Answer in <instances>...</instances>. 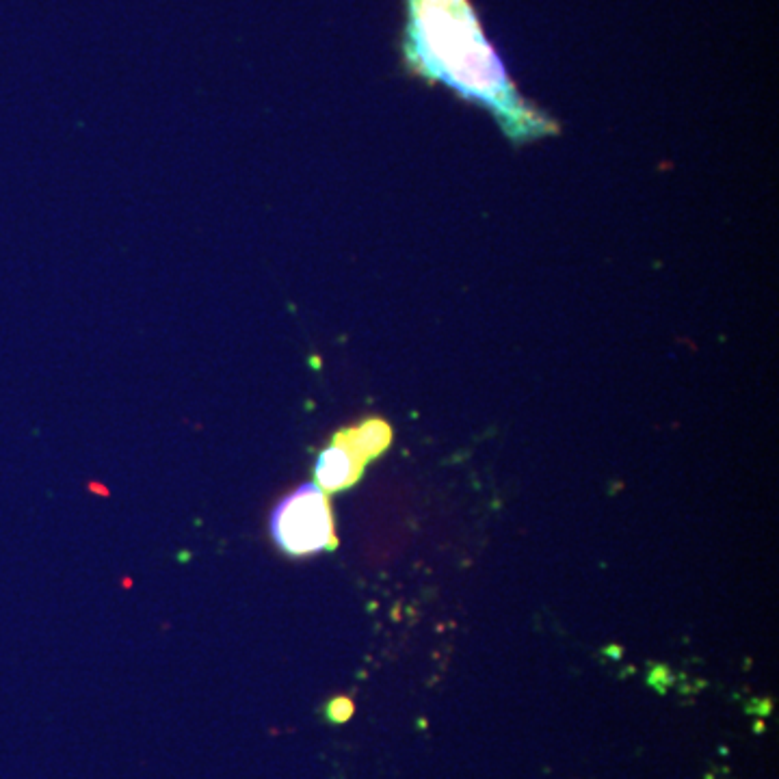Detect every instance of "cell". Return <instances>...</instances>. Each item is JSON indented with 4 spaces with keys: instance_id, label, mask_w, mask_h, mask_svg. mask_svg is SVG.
I'll list each match as a JSON object with an SVG mask.
<instances>
[{
    "instance_id": "cell-1",
    "label": "cell",
    "mask_w": 779,
    "mask_h": 779,
    "mask_svg": "<svg viewBox=\"0 0 779 779\" xmlns=\"http://www.w3.org/2000/svg\"><path fill=\"white\" fill-rule=\"evenodd\" d=\"M403 55L407 68L483 106L507 139L552 137L559 126L519 95L468 0H407Z\"/></svg>"
},
{
    "instance_id": "cell-2",
    "label": "cell",
    "mask_w": 779,
    "mask_h": 779,
    "mask_svg": "<svg viewBox=\"0 0 779 779\" xmlns=\"http://www.w3.org/2000/svg\"><path fill=\"white\" fill-rule=\"evenodd\" d=\"M271 537L288 557H310L336 548L329 498L316 483H303L271 513Z\"/></svg>"
},
{
    "instance_id": "cell-3",
    "label": "cell",
    "mask_w": 779,
    "mask_h": 779,
    "mask_svg": "<svg viewBox=\"0 0 779 779\" xmlns=\"http://www.w3.org/2000/svg\"><path fill=\"white\" fill-rule=\"evenodd\" d=\"M370 461L372 454L364 446L357 425L340 429L318 452L314 461V483L325 494L349 490L362 479L364 468Z\"/></svg>"
},
{
    "instance_id": "cell-4",
    "label": "cell",
    "mask_w": 779,
    "mask_h": 779,
    "mask_svg": "<svg viewBox=\"0 0 779 779\" xmlns=\"http://www.w3.org/2000/svg\"><path fill=\"white\" fill-rule=\"evenodd\" d=\"M325 714H327L331 723H345L353 717V702L347 700V697H336L325 708Z\"/></svg>"
}]
</instances>
